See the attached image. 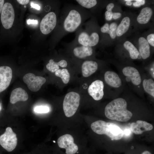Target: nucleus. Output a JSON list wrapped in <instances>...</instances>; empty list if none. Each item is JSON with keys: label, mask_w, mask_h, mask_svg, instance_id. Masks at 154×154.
I'll use <instances>...</instances> for the list:
<instances>
[{"label": "nucleus", "mask_w": 154, "mask_h": 154, "mask_svg": "<svg viewBox=\"0 0 154 154\" xmlns=\"http://www.w3.org/2000/svg\"><path fill=\"white\" fill-rule=\"evenodd\" d=\"M126 100L121 98L115 99L107 104L105 108V114L108 118L121 122L129 120L132 113L127 110Z\"/></svg>", "instance_id": "obj_1"}, {"label": "nucleus", "mask_w": 154, "mask_h": 154, "mask_svg": "<svg viewBox=\"0 0 154 154\" xmlns=\"http://www.w3.org/2000/svg\"><path fill=\"white\" fill-rule=\"evenodd\" d=\"M91 127L97 134L106 135L112 140L120 139L124 134L123 130L116 124L102 120H98L92 123L91 125Z\"/></svg>", "instance_id": "obj_2"}, {"label": "nucleus", "mask_w": 154, "mask_h": 154, "mask_svg": "<svg viewBox=\"0 0 154 154\" xmlns=\"http://www.w3.org/2000/svg\"><path fill=\"white\" fill-rule=\"evenodd\" d=\"M80 96L78 93L71 92L65 96L63 101V108L65 116L67 117L73 116L80 105Z\"/></svg>", "instance_id": "obj_3"}, {"label": "nucleus", "mask_w": 154, "mask_h": 154, "mask_svg": "<svg viewBox=\"0 0 154 154\" xmlns=\"http://www.w3.org/2000/svg\"><path fill=\"white\" fill-rule=\"evenodd\" d=\"M82 22V17L77 10L72 9L70 11L64 20L63 27L64 30L68 33L76 31Z\"/></svg>", "instance_id": "obj_4"}, {"label": "nucleus", "mask_w": 154, "mask_h": 154, "mask_svg": "<svg viewBox=\"0 0 154 154\" xmlns=\"http://www.w3.org/2000/svg\"><path fill=\"white\" fill-rule=\"evenodd\" d=\"M17 143L16 134L12 128L8 127L4 133L0 136V145L7 151L10 152L16 148Z\"/></svg>", "instance_id": "obj_5"}, {"label": "nucleus", "mask_w": 154, "mask_h": 154, "mask_svg": "<svg viewBox=\"0 0 154 154\" xmlns=\"http://www.w3.org/2000/svg\"><path fill=\"white\" fill-rule=\"evenodd\" d=\"M15 14L13 8L9 3H6L3 5L1 16V22L5 29H10L12 26Z\"/></svg>", "instance_id": "obj_6"}, {"label": "nucleus", "mask_w": 154, "mask_h": 154, "mask_svg": "<svg viewBox=\"0 0 154 154\" xmlns=\"http://www.w3.org/2000/svg\"><path fill=\"white\" fill-rule=\"evenodd\" d=\"M23 80L27 84L29 89L33 92L38 91L46 82L45 78L40 76H36L31 73L25 74L23 77Z\"/></svg>", "instance_id": "obj_7"}, {"label": "nucleus", "mask_w": 154, "mask_h": 154, "mask_svg": "<svg viewBox=\"0 0 154 154\" xmlns=\"http://www.w3.org/2000/svg\"><path fill=\"white\" fill-rule=\"evenodd\" d=\"M57 143L59 147L65 149L66 154H75L78 150L77 145L74 143L73 137L69 134H66L59 137Z\"/></svg>", "instance_id": "obj_8"}, {"label": "nucleus", "mask_w": 154, "mask_h": 154, "mask_svg": "<svg viewBox=\"0 0 154 154\" xmlns=\"http://www.w3.org/2000/svg\"><path fill=\"white\" fill-rule=\"evenodd\" d=\"M57 23L56 16L52 12L46 14L41 20L40 28L41 33L44 35L50 33L55 27Z\"/></svg>", "instance_id": "obj_9"}, {"label": "nucleus", "mask_w": 154, "mask_h": 154, "mask_svg": "<svg viewBox=\"0 0 154 154\" xmlns=\"http://www.w3.org/2000/svg\"><path fill=\"white\" fill-rule=\"evenodd\" d=\"M99 39V35L96 32L89 35L87 32L82 31L79 34L77 38L78 42L81 45L91 47L96 45Z\"/></svg>", "instance_id": "obj_10"}, {"label": "nucleus", "mask_w": 154, "mask_h": 154, "mask_svg": "<svg viewBox=\"0 0 154 154\" xmlns=\"http://www.w3.org/2000/svg\"><path fill=\"white\" fill-rule=\"evenodd\" d=\"M12 78V71L8 66H0V93L6 89L9 85Z\"/></svg>", "instance_id": "obj_11"}, {"label": "nucleus", "mask_w": 154, "mask_h": 154, "mask_svg": "<svg viewBox=\"0 0 154 154\" xmlns=\"http://www.w3.org/2000/svg\"><path fill=\"white\" fill-rule=\"evenodd\" d=\"M104 84L100 80L93 82L89 86L88 91L89 95L96 100H99L103 98L104 93Z\"/></svg>", "instance_id": "obj_12"}, {"label": "nucleus", "mask_w": 154, "mask_h": 154, "mask_svg": "<svg viewBox=\"0 0 154 154\" xmlns=\"http://www.w3.org/2000/svg\"><path fill=\"white\" fill-rule=\"evenodd\" d=\"M123 74L129 78L132 83L135 85H138L141 82V78L138 70L135 68L131 66L124 67L122 70Z\"/></svg>", "instance_id": "obj_13"}, {"label": "nucleus", "mask_w": 154, "mask_h": 154, "mask_svg": "<svg viewBox=\"0 0 154 154\" xmlns=\"http://www.w3.org/2000/svg\"><path fill=\"white\" fill-rule=\"evenodd\" d=\"M132 132L136 134H140L143 132L151 130L153 125L145 121L139 120L132 123L130 125Z\"/></svg>", "instance_id": "obj_14"}, {"label": "nucleus", "mask_w": 154, "mask_h": 154, "mask_svg": "<svg viewBox=\"0 0 154 154\" xmlns=\"http://www.w3.org/2000/svg\"><path fill=\"white\" fill-rule=\"evenodd\" d=\"M104 80L109 86L115 88L120 87L121 85V80L116 72L110 71L106 72L104 75Z\"/></svg>", "instance_id": "obj_15"}, {"label": "nucleus", "mask_w": 154, "mask_h": 154, "mask_svg": "<svg viewBox=\"0 0 154 154\" xmlns=\"http://www.w3.org/2000/svg\"><path fill=\"white\" fill-rule=\"evenodd\" d=\"M28 94L24 89L21 88H18L12 91L10 101L11 103L14 104L19 101H26L28 99Z\"/></svg>", "instance_id": "obj_16"}, {"label": "nucleus", "mask_w": 154, "mask_h": 154, "mask_svg": "<svg viewBox=\"0 0 154 154\" xmlns=\"http://www.w3.org/2000/svg\"><path fill=\"white\" fill-rule=\"evenodd\" d=\"M98 68V64L95 61L86 60L84 61L82 66V72L83 76L88 77L95 73Z\"/></svg>", "instance_id": "obj_17"}, {"label": "nucleus", "mask_w": 154, "mask_h": 154, "mask_svg": "<svg viewBox=\"0 0 154 154\" xmlns=\"http://www.w3.org/2000/svg\"><path fill=\"white\" fill-rule=\"evenodd\" d=\"M139 52L143 59L148 58L150 55V47L147 40L143 37H140L138 40Z\"/></svg>", "instance_id": "obj_18"}, {"label": "nucleus", "mask_w": 154, "mask_h": 154, "mask_svg": "<svg viewBox=\"0 0 154 154\" xmlns=\"http://www.w3.org/2000/svg\"><path fill=\"white\" fill-rule=\"evenodd\" d=\"M73 53L75 56L79 58H84L91 56L93 53L91 47L81 45L75 47Z\"/></svg>", "instance_id": "obj_19"}, {"label": "nucleus", "mask_w": 154, "mask_h": 154, "mask_svg": "<svg viewBox=\"0 0 154 154\" xmlns=\"http://www.w3.org/2000/svg\"><path fill=\"white\" fill-rule=\"evenodd\" d=\"M153 14V11L149 7H145L141 10L137 17L138 22L141 24L147 23L150 20Z\"/></svg>", "instance_id": "obj_20"}, {"label": "nucleus", "mask_w": 154, "mask_h": 154, "mask_svg": "<svg viewBox=\"0 0 154 154\" xmlns=\"http://www.w3.org/2000/svg\"><path fill=\"white\" fill-rule=\"evenodd\" d=\"M130 19L127 17H124L117 26L116 31V36L120 37L126 33L129 29L130 25Z\"/></svg>", "instance_id": "obj_21"}, {"label": "nucleus", "mask_w": 154, "mask_h": 154, "mask_svg": "<svg viewBox=\"0 0 154 154\" xmlns=\"http://www.w3.org/2000/svg\"><path fill=\"white\" fill-rule=\"evenodd\" d=\"M67 62L65 60H62L58 62L54 61L52 59H50L49 61V62L46 65L47 69L52 72H56L59 69V66L65 68L67 66Z\"/></svg>", "instance_id": "obj_22"}, {"label": "nucleus", "mask_w": 154, "mask_h": 154, "mask_svg": "<svg viewBox=\"0 0 154 154\" xmlns=\"http://www.w3.org/2000/svg\"><path fill=\"white\" fill-rule=\"evenodd\" d=\"M123 46L128 51L131 59H136L140 55L137 48L130 42L126 41L123 44Z\"/></svg>", "instance_id": "obj_23"}, {"label": "nucleus", "mask_w": 154, "mask_h": 154, "mask_svg": "<svg viewBox=\"0 0 154 154\" xmlns=\"http://www.w3.org/2000/svg\"><path fill=\"white\" fill-rule=\"evenodd\" d=\"M143 86L145 91L154 97V82L151 79H145L143 81Z\"/></svg>", "instance_id": "obj_24"}, {"label": "nucleus", "mask_w": 154, "mask_h": 154, "mask_svg": "<svg viewBox=\"0 0 154 154\" xmlns=\"http://www.w3.org/2000/svg\"><path fill=\"white\" fill-rule=\"evenodd\" d=\"M55 75L60 77L65 84H67L69 82L70 76L68 70L66 68L59 69L55 72Z\"/></svg>", "instance_id": "obj_25"}, {"label": "nucleus", "mask_w": 154, "mask_h": 154, "mask_svg": "<svg viewBox=\"0 0 154 154\" xmlns=\"http://www.w3.org/2000/svg\"><path fill=\"white\" fill-rule=\"evenodd\" d=\"M76 1L82 7L88 9L94 7L97 3L96 0H77Z\"/></svg>", "instance_id": "obj_26"}, {"label": "nucleus", "mask_w": 154, "mask_h": 154, "mask_svg": "<svg viewBox=\"0 0 154 154\" xmlns=\"http://www.w3.org/2000/svg\"><path fill=\"white\" fill-rule=\"evenodd\" d=\"M117 27V24L115 22L112 23L109 25V34L111 38L113 39H115L116 37V31Z\"/></svg>", "instance_id": "obj_27"}, {"label": "nucleus", "mask_w": 154, "mask_h": 154, "mask_svg": "<svg viewBox=\"0 0 154 154\" xmlns=\"http://www.w3.org/2000/svg\"><path fill=\"white\" fill-rule=\"evenodd\" d=\"M49 108L46 106H37L34 109V111L38 113H46L49 111Z\"/></svg>", "instance_id": "obj_28"}, {"label": "nucleus", "mask_w": 154, "mask_h": 154, "mask_svg": "<svg viewBox=\"0 0 154 154\" xmlns=\"http://www.w3.org/2000/svg\"><path fill=\"white\" fill-rule=\"evenodd\" d=\"M147 41L149 44L153 47L154 46V34L151 33L147 37Z\"/></svg>", "instance_id": "obj_29"}, {"label": "nucleus", "mask_w": 154, "mask_h": 154, "mask_svg": "<svg viewBox=\"0 0 154 154\" xmlns=\"http://www.w3.org/2000/svg\"><path fill=\"white\" fill-rule=\"evenodd\" d=\"M109 25L108 23H105L101 28L100 30L103 33H107L109 34Z\"/></svg>", "instance_id": "obj_30"}, {"label": "nucleus", "mask_w": 154, "mask_h": 154, "mask_svg": "<svg viewBox=\"0 0 154 154\" xmlns=\"http://www.w3.org/2000/svg\"><path fill=\"white\" fill-rule=\"evenodd\" d=\"M113 13L112 11H106L105 13V17L107 21H110L112 18Z\"/></svg>", "instance_id": "obj_31"}, {"label": "nucleus", "mask_w": 154, "mask_h": 154, "mask_svg": "<svg viewBox=\"0 0 154 154\" xmlns=\"http://www.w3.org/2000/svg\"><path fill=\"white\" fill-rule=\"evenodd\" d=\"M133 3V5L136 7H139L144 5L145 3V1L144 0H136Z\"/></svg>", "instance_id": "obj_32"}, {"label": "nucleus", "mask_w": 154, "mask_h": 154, "mask_svg": "<svg viewBox=\"0 0 154 154\" xmlns=\"http://www.w3.org/2000/svg\"><path fill=\"white\" fill-rule=\"evenodd\" d=\"M27 22L28 25L32 24L36 25L38 24V21L37 20L31 19H29L27 20Z\"/></svg>", "instance_id": "obj_33"}, {"label": "nucleus", "mask_w": 154, "mask_h": 154, "mask_svg": "<svg viewBox=\"0 0 154 154\" xmlns=\"http://www.w3.org/2000/svg\"><path fill=\"white\" fill-rule=\"evenodd\" d=\"M121 15V14L119 12L113 13L112 18L116 20L119 18Z\"/></svg>", "instance_id": "obj_34"}, {"label": "nucleus", "mask_w": 154, "mask_h": 154, "mask_svg": "<svg viewBox=\"0 0 154 154\" xmlns=\"http://www.w3.org/2000/svg\"><path fill=\"white\" fill-rule=\"evenodd\" d=\"M31 7L39 10L40 9V7L38 4H35L32 2H31Z\"/></svg>", "instance_id": "obj_35"}, {"label": "nucleus", "mask_w": 154, "mask_h": 154, "mask_svg": "<svg viewBox=\"0 0 154 154\" xmlns=\"http://www.w3.org/2000/svg\"><path fill=\"white\" fill-rule=\"evenodd\" d=\"M114 6V3H111L109 4L106 7V9L108 11H112Z\"/></svg>", "instance_id": "obj_36"}, {"label": "nucleus", "mask_w": 154, "mask_h": 154, "mask_svg": "<svg viewBox=\"0 0 154 154\" xmlns=\"http://www.w3.org/2000/svg\"><path fill=\"white\" fill-rule=\"evenodd\" d=\"M17 1L20 4L22 5H25L28 4L29 2V0H17Z\"/></svg>", "instance_id": "obj_37"}, {"label": "nucleus", "mask_w": 154, "mask_h": 154, "mask_svg": "<svg viewBox=\"0 0 154 154\" xmlns=\"http://www.w3.org/2000/svg\"><path fill=\"white\" fill-rule=\"evenodd\" d=\"M4 2V0H0V14L2 11Z\"/></svg>", "instance_id": "obj_38"}, {"label": "nucleus", "mask_w": 154, "mask_h": 154, "mask_svg": "<svg viewBox=\"0 0 154 154\" xmlns=\"http://www.w3.org/2000/svg\"><path fill=\"white\" fill-rule=\"evenodd\" d=\"M132 1V0L130 1H126L125 3L127 5L131 6L132 4V3L131 2Z\"/></svg>", "instance_id": "obj_39"}, {"label": "nucleus", "mask_w": 154, "mask_h": 154, "mask_svg": "<svg viewBox=\"0 0 154 154\" xmlns=\"http://www.w3.org/2000/svg\"><path fill=\"white\" fill-rule=\"evenodd\" d=\"M141 154H152L150 152L147 151H145Z\"/></svg>", "instance_id": "obj_40"}, {"label": "nucleus", "mask_w": 154, "mask_h": 154, "mask_svg": "<svg viewBox=\"0 0 154 154\" xmlns=\"http://www.w3.org/2000/svg\"><path fill=\"white\" fill-rule=\"evenodd\" d=\"M0 109H1V108H0Z\"/></svg>", "instance_id": "obj_41"}]
</instances>
